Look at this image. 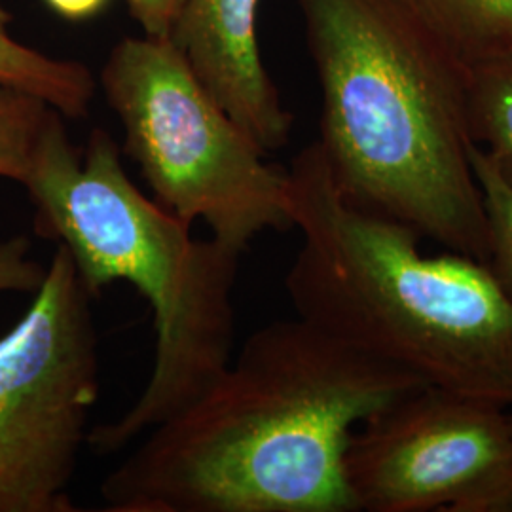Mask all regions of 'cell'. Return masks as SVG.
Listing matches in <instances>:
<instances>
[{"label":"cell","mask_w":512,"mask_h":512,"mask_svg":"<svg viewBox=\"0 0 512 512\" xmlns=\"http://www.w3.org/2000/svg\"><path fill=\"white\" fill-rule=\"evenodd\" d=\"M511 418H512V414H511Z\"/></svg>","instance_id":"ac0fdd59"},{"label":"cell","mask_w":512,"mask_h":512,"mask_svg":"<svg viewBox=\"0 0 512 512\" xmlns=\"http://www.w3.org/2000/svg\"><path fill=\"white\" fill-rule=\"evenodd\" d=\"M0 80L50 103L67 120L88 116L95 95L92 71L73 59L42 54L0 27Z\"/></svg>","instance_id":"30bf717a"},{"label":"cell","mask_w":512,"mask_h":512,"mask_svg":"<svg viewBox=\"0 0 512 512\" xmlns=\"http://www.w3.org/2000/svg\"><path fill=\"white\" fill-rule=\"evenodd\" d=\"M289 179L296 317L421 384L511 410L512 300L490 268L458 251L425 255L414 228L349 202L317 141Z\"/></svg>","instance_id":"3957f363"},{"label":"cell","mask_w":512,"mask_h":512,"mask_svg":"<svg viewBox=\"0 0 512 512\" xmlns=\"http://www.w3.org/2000/svg\"><path fill=\"white\" fill-rule=\"evenodd\" d=\"M55 114L44 99L0 80V179L25 183Z\"/></svg>","instance_id":"7c38bea8"},{"label":"cell","mask_w":512,"mask_h":512,"mask_svg":"<svg viewBox=\"0 0 512 512\" xmlns=\"http://www.w3.org/2000/svg\"><path fill=\"white\" fill-rule=\"evenodd\" d=\"M101 88L154 200L245 253L266 232L293 228L289 169L220 107L167 37L122 38Z\"/></svg>","instance_id":"5b68a950"},{"label":"cell","mask_w":512,"mask_h":512,"mask_svg":"<svg viewBox=\"0 0 512 512\" xmlns=\"http://www.w3.org/2000/svg\"><path fill=\"white\" fill-rule=\"evenodd\" d=\"M35 298L0 336V512H74L101 395L92 296L57 245Z\"/></svg>","instance_id":"8992f818"},{"label":"cell","mask_w":512,"mask_h":512,"mask_svg":"<svg viewBox=\"0 0 512 512\" xmlns=\"http://www.w3.org/2000/svg\"><path fill=\"white\" fill-rule=\"evenodd\" d=\"M65 120L55 114L21 184L35 205V230L65 247L92 298L124 281L154 313L156 351L143 393L88 437L93 454L112 456L192 403L230 365L241 253L194 238L190 222L147 198L109 131L93 129L80 150Z\"/></svg>","instance_id":"277c9868"},{"label":"cell","mask_w":512,"mask_h":512,"mask_svg":"<svg viewBox=\"0 0 512 512\" xmlns=\"http://www.w3.org/2000/svg\"><path fill=\"white\" fill-rule=\"evenodd\" d=\"M46 275L31 256V241L25 236L0 241V294L35 293Z\"/></svg>","instance_id":"5bb4252c"},{"label":"cell","mask_w":512,"mask_h":512,"mask_svg":"<svg viewBox=\"0 0 512 512\" xmlns=\"http://www.w3.org/2000/svg\"><path fill=\"white\" fill-rule=\"evenodd\" d=\"M469 128L512 183V54L467 67Z\"/></svg>","instance_id":"8fae6325"},{"label":"cell","mask_w":512,"mask_h":512,"mask_svg":"<svg viewBox=\"0 0 512 512\" xmlns=\"http://www.w3.org/2000/svg\"><path fill=\"white\" fill-rule=\"evenodd\" d=\"M55 16L67 21H86L101 14L109 0H44Z\"/></svg>","instance_id":"2e32d148"},{"label":"cell","mask_w":512,"mask_h":512,"mask_svg":"<svg viewBox=\"0 0 512 512\" xmlns=\"http://www.w3.org/2000/svg\"><path fill=\"white\" fill-rule=\"evenodd\" d=\"M349 488L366 512H512L511 410L423 385L353 433Z\"/></svg>","instance_id":"52a82bcc"},{"label":"cell","mask_w":512,"mask_h":512,"mask_svg":"<svg viewBox=\"0 0 512 512\" xmlns=\"http://www.w3.org/2000/svg\"><path fill=\"white\" fill-rule=\"evenodd\" d=\"M298 6L323 97L317 143L340 192L486 262L467 65L397 0Z\"/></svg>","instance_id":"7a4b0ae2"},{"label":"cell","mask_w":512,"mask_h":512,"mask_svg":"<svg viewBox=\"0 0 512 512\" xmlns=\"http://www.w3.org/2000/svg\"><path fill=\"white\" fill-rule=\"evenodd\" d=\"M471 165L486 215L484 264L512 300V183L476 143L471 147Z\"/></svg>","instance_id":"4fadbf2b"},{"label":"cell","mask_w":512,"mask_h":512,"mask_svg":"<svg viewBox=\"0 0 512 512\" xmlns=\"http://www.w3.org/2000/svg\"><path fill=\"white\" fill-rule=\"evenodd\" d=\"M423 385L302 317L274 321L105 476L103 511L359 512L353 433Z\"/></svg>","instance_id":"6da1fadb"},{"label":"cell","mask_w":512,"mask_h":512,"mask_svg":"<svg viewBox=\"0 0 512 512\" xmlns=\"http://www.w3.org/2000/svg\"><path fill=\"white\" fill-rule=\"evenodd\" d=\"M12 12L2 4V0H0V27H6L8 29V25L12 23Z\"/></svg>","instance_id":"e0dca14e"},{"label":"cell","mask_w":512,"mask_h":512,"mask_svg":"<svg viewBox=\"0 0 512 512\" xmlns=\"http://www.w3.org/2000/svg\"><path fill=\"white\" fill-rule=\"evenodd\" d=\"M260 0H183L167 38L232 120L266 154L289 143L285 109L258 44Z\"/></svg>","instance_id":"ba28073f"},{"label":"cell","mask_w":512,"mask_h":512,"mask_svg":"<svg viewBox=\"0 0 512 512\" xmlns=\"http://www.w3.org/2000/svg\"><path fill=\"white\" fill-rule=\"evenodd\" d=\"M467 67L512 54V0H397Z\"/></svg>","instance_id":"9c48e42d"},{"label":"cell","mask_w":512,"mask_h":512,"mask_svg":"<svg viewBox=\"0 0 512 512\" xmlns=\"http://www.w3.org/2000/svg\"><path fill=\"white\" fill-rule=\"evenodd\" d=\"M145 35L167 37L183 0H124Z\"/></svg>","instance_id":"9a60e30c"}]
</instances>
